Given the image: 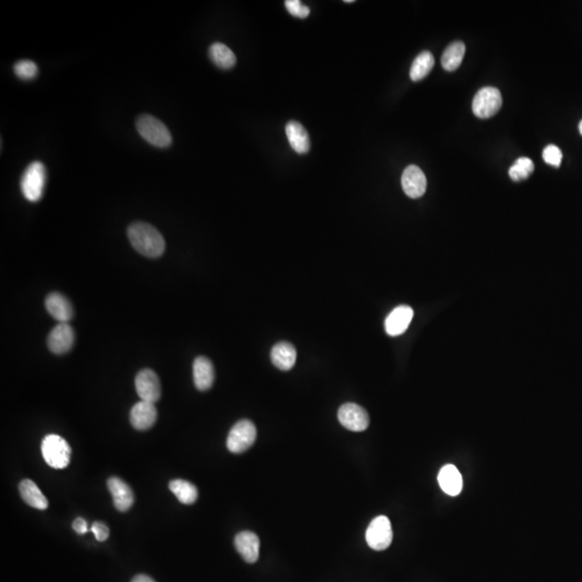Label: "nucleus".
Segmentation results:
<instances>
[{
	"label": "nucleus",
	"instance_id": "nucleus-1",
	"mask_svg": "<svg viewBox=\"0 0 582 582\" xmlns=\"http://www.w3.org/2000/svg\"><path fill=\"white\" fill-rule=\"evenodd\" d=\"M130 242L141 255L159 258L165 250V241L161 233L146 222H134L128 229Z\"/></svg>",
	"mask_w": 582,
	"mask_h": 582
},
{
	"label": "nucleus",
	"instance_id": "nucleus-2",
	"mask_svg": "<svg viewBox=\"0 0 582 582\" xmlns=\"http://www.w3.org/2000/svg\"><path fill=\"white\" fill-rule=\"evenodd\" d=\"M136 129L145 141L158 148H167L171 146V135L169 130L159 119L150 114L139 116L136 120Z\"/></svg>",
	"mask_w": 582,
	"mask_h": 582
},
{
	"label": "nucleus",
	"instance_id": "nucleus-3",
	"mask_svg": "<svg viewBox=\"0 0 582 582\" xmlns=\"http://www.w3.org/2000/svg\"><path fill=\"white\" fill-rule=\"evenodd\" d=\"M46 182V167L41 162H33L22 175L21 191L29 202H38L43 197Z\"/></svg>",
	"mask_w": 582,
	"mask_h": 582
},
{
	"label": "nucleus",
	"instance_id": "nucleus-4",
	"mask_svg": "<svg viewBox=\"0 0 582 582\" xmlns=\"http://www.w3.org/2000/svg\"><path fill=\"white\" fill-rule=\"evenodd\" d=\"M41 452L47 464L52 468H66L71 461V446L65 439L58 435H48L45 437L41 444Z\"/></svg>",
	"mask_w": 582,
	"mask_h": 582
},
{
	"label": "nucleus",
	"instance_id": "nucleus-5",
	"mask_svg": "<svg viewBox=\"0 0 582 582\" xmlns=\"http://www.w3.org/2000/svg\"><path fill=\"white\" fill-rule=\"evenodd\" d=\"M257 429L250 420L237 422L230 431L227 439V448L231 453L240 454L247 451L255 444Z\"/></svg>",
	"mask_w": 582,
	"mask_h": 582
},
{
	"label": "nucleus",
	"instance_id": "nucleus-6",
	"mask_svg": "<svg viewBox=\"0 0 582 582\" xmlns=\"http://www.w3.org/2000/svg\"><path fill=\"white\" fill-rule=\"evenodd\" d=\"M502 105V96L498 88L485 86L481 88L472 101V111L478 118L489 119L500 110Z\"/></svg>",
	"mask_w": 582,
	"mask_h": 582
},
{
	"label": "nucleus",
	"instance_id": "nucleus-7",
	"mask_svg": "<svg viewBox=\"0 0 582 582\" xmlns=\"http://www.w3.org/2000/svg\"><path fill=\"white\" fill-rule=\"evenodd\" d=\"M365 540L369 547L376 551L387 549L393 542L391 521L385 516L373 519L365 532Z\"/></svg>",
	"mask_w": 582,
	"mask_h": 582
},
{
	"label": "nucleus",
	"instance_id": "nucleus-8",
	"mask_svg": "<svg viewBox=\"0 0 582 582\" xmlns=\"http://www.w3.org/2000/svg\"><path fill=\"white\" fill-rule=\"evenodd\" d=\"M338 419L343 427L356 433L365 431L370 424L368 412L363 407L352 402L343 404L339 409Z\"/></svg>",
	"mask_w": 582,
	"mask_h": 582
},
{
	"label": "nucleus",
	"instance_id": "nucleus-9",
	"mask_svg": "<svg viewBox=\"0 0 582 582\" xmlns=\"http://www.w3.org/2000/svg\"><path fill=\"white\" fill-rule=\"evenodd\" d=\"M137 395L143 401L156 404L161 398V384L154 371L144 369L137 373L135 378Z\"/></svg>",
	"mask_w": 582,
	"mask_h": 582
},
{
	"label": "nucleus",
	"instance_id": "nucleus-10",
	"mask_svg": "<svg viewBox=\"0 0 582 582\" xmlns=\"http://www.w3.org/2000/svg\"><path fill=\"white\" fill-rule=\"evenodd\" d=\"M401 184L404 193L411 199L423 197L427 188V179L424 171L416 165H410L404 169L401 177Z\"/></svg>",
	"mask_w": 582,
	"mask_h": 582
},
{
	"label": "nucleus",
	"instance_id": "nucleus-11",
	"mask_svg": "<svg viewBox=\"0 0 582 582\" xmlns=\"http://www.w3.org/2000/svg\"><path fill=\"white\" fill-rule=\"evenodd\" d=\"M75 333L69 323H60L51 330L48 337V346L51 352L58 355L67 353L73 348Z\"/></svg>",
	"mask_w": 582,
	"mask_h": 582
},
{
	"label": "nucleus",
	"instance_id": "nucleus-12",
	"mask_svg": "<svg viewBox=\"0 0 582 582\" xmlns=\"http://www.w3.org/2000/svg\"><path fill=\"white\" fill-rule=\"evenodd\" d=\"M414 312L409 305H400L393 308L385 320V330L391 337H398L406 332L413 319Z\"/></svg>",
	"mask_w": 582,
	"mask_h": 582
},
{
	"label": "nucleus",
	"instance_id": "nucleus-13",
	"mask_svg": "<svg viewBox=\"0 0 582 582\" xmlns=\"http://www.w3.org/2000/svg\"><path fill=\"white\" fill-rule=\"evenodd\" d=\"M114 507L119 511L125 512L131 509L134 504V493L129 484L118 476H111L107 481Z\"/></svg>",
	"mask_w": 582,
	"mask_h": 582
},
{
	"label": "nucleus",
	"instance_id": "nucleus-14",
	"mask_svg": "<svg viewBox=\"0 0 582 582\" xmlns=\"http://www.w3.org/2000/svg\"><path fill=\"white\" fill-rule=\"evenodd\" d=\"M158 419L156 406L151 402L139 401L132 408L130 413L132 426L137 431H147L151 428Z\"/></svg>",
	"mask_w": 582,
	"mask_h": 582
},
{
	"label": "nucleus",
	"instance_id": "nucleus-15",
	"mask_svg": "<svg viewBox=\"0 0 582 582\" xmlns=\"http://www.w3.org/2000/svg\"><path fill=\"white\" fill-rule=\"evenodd\" d=\"M234 544L245 562L250 564L257 562L259 559L260 540L255 533L248 531L239 533L235 536Z\"/></svg>",
	"mask_w": 582,
	"mask_h": 582
},
{
	"label": "nucleus",
	"instance_id": "nucleus-16",
	"mask_svg": "<svg viewBox=\"0 0 582 582\" xmlns=\"http://www.w3.org/2000/svg\"><path fill=\"white\" fill-rule=\"evenodd\" d=\"M47 311L52 317L56 318L60 323H69L73 318V308L71 303L65 295L60 293H52L47 297Z\"/></svg>",
	"mask_w": 582,
	"mask_h": 582
},
{
	"label": "nucleus",
	"instance_id": "nucleus-17",
	"mask_svg": "<svg viewBox=\"0 0 582 582\" xmlns=\"http://www.w3.org/2000/svg\"><path fill=\"white\" fill-rule=\"evenodd\" d=\"M193 380L199 391H207L215 380L214 365L208 358L199 356L193 363Z\"/></svg>",
	"mask_w": 582,
	"mask_h": 582
},
{
	"label": "nucleus",
	"instance_id": "nucleus-18",
	"mask_svg": "<svg viewBox=\"0 0 582 582\" xmlns=\"http://www.w3.org/2000/svg\"><path fill=\"white\" fill-rule=\"evenodd\" d=\"M438 481L442 491L450 496H457L463 489V478L454 465L442 467L438 474Z\"/></svg>",
	"mask_w": 582,
	"mask_h": 582
},
{
	"label": "nucleus",
	"instance_id": "nucleus-19",
	"mask_svg": "<svg viewBox=\"0 0 582 582\" xmlns=\"http://www.w3.org/2000/svg\"><path fill=\"white\" fill-rule=\"evenodd\" d=\"M271 361L276 368L282 371L293 369L297 361V350L293 344L288 342H280L272 348Z\"/></svg>",
	"mask_w": 582,
	"mask_h": 582
},
{
	"label": "nucleus",
	"instance_id": "nucleus-20",
	"mask_svg": "<svg viewBox=\"0 0 582 582\" xmlns=\"http://www.w3.org/2000/svg\"><path fill=\"white\" fill-rule=\"evenodd\" d=\"M286 135L290 146L297 154H308L310 150V137L302 124L297 121L288 122L286 125Z\"/></svg>",
	"mask_w": 582,
	"mask_h": 582
},
{
	"label": "nucleus",
	"instance_id": "nucleus-21",
	"mask_svg": "<svg viewBox=\"0 0 582 582\" xmlns=\"http://www.w3.org/2000/svg\"><path fill=\"white\" fill-rule=\"evenodd\" d=\"M19 491H20L21 497L28 506L39 510H46L48 508V499L32 480L26 479L21 482Z\"/></svg>",
	"mask_w": 582,
	"mask_h": 582
},
{
	"label": "nucleus",
	"instance_id": "nucleus-22",
	"mask_svg": "<svg viewBox=\"0 0 582 582\" xmlns=\"http://www.w3.org/2000/svg\"><path fill=\"white\" fill-rule=\"evenodd\" d=\"M208 53H210V61L219 69H232L237 64V56L234 52L223 43H213Z\"/></svg>",
	"mask_w": 582,
	"mask_h": 582
},
{
	"label": "nucleus",
	"instance_id": "nucleus-23",
	"mask_svg": "<svg viewBox=\"0 0 582 582\" xmlns=\"http://www.w3.org/2000/svg\"><path fill=\"white\" fill-rule=\"evenodd\" d=\"M465 53H466V47L464 43L461 41L452 43L442 54L441 64L444 71H457L464 60Z\"/></svg>",
	"mask_w": 582,
	"mask_h": 582
},
{
	"label": "nucleus",
	"instance_id": "nucleus-24",
	"mask_svg": "<svg viewBox=\"0 0 582 582\" xmlns=\"http://www.w3.org/2000/svg\"><path fill=\"white\" fill-rule=\"evenodd\" d=\"M169 489L182 504L192 505L197 502L199 495L197 489L191 482L180 479L173 480L169 482Z\"/></svg>",
	"mask_w": 582,
	"mask_h": 582
},
{
	"label": "nucleus",
	"instance_id": "nucleus-25",
	"mask_svg": "<svg viewBox=\"0 0 582 582\" xmlns=\"http://www.w3.org/2000/svg\"><path fill=\"white\" fill-rule=\"evenodd\" d=\"M434 56L429 51H424L416 56L415 60L412 63L411 69H410V78L414 82L423 80L425 77L428 76L431 69H434Z\"/></svg>",
	"mask_w": 582,
	"mask_h": 582
},
{
	"label": "nucleus",
	"instance_id": "nucleus-26",
	"mask_svg": "<svg viewBox=\"0 0 582 582\" xmlns=\"http://www.w3.org/2000/svg\"><path fill=\"white\" fill-rule=\"evenodd\" d=\"M534 169V163H533L532 160L523 156V158H520L514 162L513 165L510 167L509 176L513 182H522V180L529 178L533 174Z\"/></svg>",
	"mask_w": 582,
	"mask_h": 582
},
{
	"label": "nucleus",
	"instance_id": "nucleus-27",
	"mask_svg": "<svg viewBox=\"0 0 582 582\" xmlns=\"http://www.w3.org/2000/svg\"><path fill=\"white\" fill-rule=\"evenodd\" d=\"M13 71H14L16 76L22 80H33L34 78L37 77L39 71L38 66L29 60L18 62L13 67Z\"/></svg>",
	"mask_w": 582,
	"mask_h": 582
},
{
	"label": "nucleus",
	"instance_id": "nucleus-28",
	"mask_svg": "<svg viewBox=\"0 0 582 582\" xmlns=\"http://www.w3.org/2000/svg\"><path fill=\"white\" fill-rule=\"evenodd\" d=\"M542 158H544V162L549 165L559 167L562 163L563 154L559 147L555 146V145H549L544 149Z\"/></svg>",
	"mask_w": 582,
	"mask_h": 582
},
{
	"label": "nucleus",
	"instance_id": "nucleus-29",
	"mask_svg": "<svg viewBox=\"0 0 582 582\" xmlns=\"http://www.w3.org/2000/svg\"><path fill=\"white\" fill-rule=\"evenodd\" d=\"M285 7L288 12L295 18L306 19L310 16V8L302 5L299 0H287L285 1Z\"/></svg>",
	"mask_w": 582,
	"mask_h": 582
},
{
	"label": "nucleus",
	"instance_id": "nucleus-30",
	"mask_svg": "<svg viewBox=\"0 0 582 582\" xmlns=\"http://www.w3.org/2000/svg\"><path fill=\"white\" fill-rule=\"evenodd\" d=\"M91 531L94 536H95L96 539L99 540V542H105V540L108 539V526L101 523V522H94L91 526Z\"/></svg>",
	"mask_w": 582,
	"mask_h": 582
},
{
	"label": "nucleus",
	"instance_id": "nucleus-31",
	"mask_svg": "<svg viewBox=\"0 0 582 582\" xmlns=\"http://www.w3.org/2000/svg\"><path fill=\"white\" fill-rule=\"evenodd\" d=\"M73 529H75V532H76L77 534H86V533L88 531V523H86V520L82 519V518H77V519L73 522Z\"/></svg>",
	"mask_w": 582,
	"mask_h": 582
},
{
	"label": "nucleus",
	"instance_id": "nucleus-32",
	"mask_svg": "<svg viewBox=\"0 0 582 582\" xmlns=\"http://www.w3.org/2000/svg\"><path fill=\"white\" fill-rule=\"evenodd\" d=\"M132 582H156L152 578L146 576V574H137L133 578Z\"/></svg>",
	"mask_w": 582,
	"mask_h": 582
},
{
	"label": "nucleus",
	"instance_id": "nucleus-33",
	"mask_svg": "<svg viewBox=\"0 0 582 582\" xmlns=\"http://www.w3.org/2000/svg\"><path fill=\"white\" fill-rule=\"evenodd\" d=\"M344 3H353L354 0H344Z\"/></svg>",
	"mask_w": 582,
	"mask_h": 582
},
{
	"label": "nucleus",
	"instance_id": "nucleus-34",
	"mask_svg": "<svg viewBox=\"0 0 582 582\" xmlns=\"http://www.w3.org/2000/svg\"><path fill=\"white\" fill-rule=\"evenodd\" d=\"M579 131H580V134H581V135H582V121L580 122V124H579Z\"/></svg>",
	"mask_w": 582,
	"mask_h": 582
}]
</instances>
